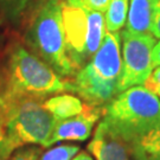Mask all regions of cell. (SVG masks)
I'll return each instance as SVG.
<instances>
[{
    "label": "cell",
    "mask_w": 160,
    "mask_h": 160,
    "mask_svg": "<svg viewBox=\"0 0 160 160\" xmlns=\"http://www.w3.org/2000/svg\"><path fill=\"white\" fill-rule=\"evenodd\" d=\"M155 0H129L126 31L131 33H149Z\"/></svg>",
    "instance_id": "cell-10"
},
{
    "label": "cell",
    "mask_w": 160,
    "mask_h": 160,
    "mask_svg": "<svg viewBox=\"0 0 160 160\" xmlns=\"http://www.w3.org/2000/svg\"><path fill=\"white\" fill-rule=\"evenodd\" d=\"M103 122L129 146L160 122V100L143 86L119 92L103 107Z\"/></svg>",
    "instance_id": "cell-4"
},
{
    "label": "cell",
    "mask_w": 160,
    "mask_h": 160,
    "mask_svg": "<svg viewBox=\"0 0 160 160\" xmlns=\"http://www.w3.org/2000/svg\"><path fill=\"white\" fill-rule=\"evenodd\" d=\"M132 160H160V122L129 146Z\"/></svg>",
    "instance_id": "cell-12"
},
{
    "label": "cell",
    "mask_w": 160,
    "mask_h": 160,
    "mask_svg": "<svg viewBox=\"0 0 160 160\" xmlns=\"http://www.w3.org/2000/svg\"><path fill=\"white\" fill-rule=\"evenodd\" d=\"M122 69L119 81V92L135 86H143L152 70V52L157 39L151 33H131L121 31Z\"/></svg>",
    "instance_id": "cell-7"
},
{
    "label": "cell",
    "mask_w": 160,
    "mask_h": 160,
    "mask_svg": "<svg viewBox=\"0 0 160 160\" xmlns=\"http://www.w3.org/2000/svg\"><path fill=\"white\" fill-rule=\"evenodd\" d=\"M71 160H94V159H92V157H90V155L87 153L86 151H81L80 153H77Z\"/></svg>",
    "instance_id": "cell-22"
},
{
    "label": "cell",
    "mask_w": 160,
    "mask_h": 160,
    "mask_svg": "<svg viewBox=\"0 0 160 160\" xmlns=\"http://www.w3.org/2000/svg\"><path fill=\"white\" fill-rule=\"evenodd\" d=\"M65 48L75 74L90 62L107 33L104 14L76 0H62Z\"/></svg>",
    "instance_id": "cell-6"
},
{
    "label": "cell",
    "mask_w": 160,
    "mask_h": 160,
    "mask_svg": "<svg viewBox=\"0 0 160 160\" xmlns=\"http://www.w3.org/2000/svg\"><path fill=\"white\" fill-rule=\"evenodd\" d=\"M32 0H0V14L7 24L18 26L22 23Z\"/></svg>",
    "instance_id": "cell-14"
},
{
    "label": "cell",
    "mask_w": 160,
    "mask_h": 160,
    "mask_svg": "<svg viewBox=\"0 0 160 160\" xmlns=\"http://www.w3.org/2000/svg\"><path fill=\"white\" fill-rule=\"evenodd\" d=\"M80 152L76 145H61L40 153L39 160H71Z\"/></svg>",
    "instance_id": "cell-15"
},
{
    "label": "cell",
    "mask_w": 160,
    "mask_h": 160,
    "mask_svg": "<svg viewBox=\"0 0 160 160\" xmlns=\"http://www.w3.org/2000/svg\"><path fill=\"white\" fill-rule=\"evenodd\" d=\"M40 151L36 147L18 148L17 152L12 153L8 160H39Z\"/></svg>",
    "instance_id": "cell-18"
},
{
    "label": "cell",
    "mask_w": 160,
    "mask_h": 160,
    "mask_svg": "<svg viewBox=\"0 0 160 160\" xmlns=\"http://www.w3.org/2000/svg\"><path fill=\"white\" fill-rule=\"evenodd\" d=\"M4 128L12 152L28 145L48 147L57 119L38 98H2Z\"/></svg>",
    "instance_id": "cell-5"
},
{
    "label": "cell",
    "mask_w": 160,
    "mask_h": 160,
    "mask_svg": "<svg viewBox=\"0 0 160 160\" xmlns=\"http://www.w3.org/2000/svg\"><path fill=\"white\" fill-rule=\"evenodd\" d=\"M76 1L81 2L82 5H84L86 7L90 8L92 11L106 13L112 0H76Z\"/></svg>",
    "instance_id": "cell-19"
},
{
    "label": "cell",
    "mask_w": 160,
    "mask_h": 160,
    "mask_svg": "<svg viewBox=\"0 0 160 160\" xmlns=\"http://www.w3.org/2000/svg\"><path fill=\"white\" fill-rule=\"evenodd\" d=\"M121 69L120 32L107 31L90 62L75 74L74 92L88 104L103 108L119 94Z\"/></svg>",
    "instance_id": "cell-3"
},
{
    "label": "cell",
    "mask_w": 160,
    "mask_h": 160,
    "mask_svg": "<svg viewBox=\"0 0 160 160\" xmlns=\"http://www.w3.org/2000/svg\"><path fill=\"white\" fill-rule=\"evenodd\" d=\"M88 151L96 160H132L129 145L101 121L97 125Z\"/></svg>",
    "instance_id": "cell-9"
},
{
    "label": "cell",
    "mask_w": 160,
    "mask_h": 160,
    "mask_svg": "<svg viewBox=\"0 0 160 160\" xmlns=\"http://www.w3.org/2000/svg\"><path fill=\"white\" fill-rule=\"evenodd\" d=\"M128 0H112L104 14L106 29L108 32H120L126 25Z\"/></svg>",
    "instance_id": "cell-13"
},
{
    "label": "cell",
    "mask_w": 160,
    "mask_h": 160,
    "mask_svg": "<svg viewBox=\"0 0 160 160\" xmlns=\"http://www.w3.org/2000/svg\"><path fill=\"white\" fill-rule=\"evenodd\" d=\"M43 104L57 120H64L81 114L86 102L70 94H59L46 98Z\"/></svg>",
    "instance_id": "cell-11"
},
{
    "label": "cell",
    "mask_w": 160,
    "mask_h": 160,
    "mask_svg": "<svg viewBox=\"0 0 160 160\" xmlns=\"http://www.w3.org/2000/svg\"><path fill=\"white\" fill-rule=\"evenodd\" d=\"M102 107L86 103L81 114L64 120H57L48 147L61 141H86L90 137L94 126L102 116Z\"/></svg>",
    "instance_id": "cell-8"
},
{
    "label": "cell",
    "mask_w": 160,
    "mask_h": 160,
    "mask_svg": "<svg viewBox=\"0 0 160 160\" xmlns=\"http://www.w3.org/2000/svg\"><path fill=\"white\" fill-rule=\"evenodd\" d=\"M143 87L148 89L151 92H153L155 96L160 100V67H155L152 72L145 81Z\"/></svg>",
    "instance_id": "cell-17"
},
{
    "label": "cell",
    "mask_w": 160,
    "mask_h": 160,
    "mask_svg": "<svg viewBox=\"0 0 160 160\" xmlns=\"http://www.w3.org/2000/svg\"><path fill=\"white\" fill-rule=\"evenodd\" d=\"M149 33L153 34L155 38L160 39V0L154 1V10H153V18Z\"/></svg>",
    "instance_id": "cell-20"
},
{
    "label": "cell",
    "mask_w": 160,
    "mask_h": 160,
    "mask_svg": "<svg viewBox=\"0 0 160 160\" xmlns=\"http://www.w3.org/2000/svg\"><path fill=\"white\" fill-rule=\"evenodd\" d=\"M12 152L5 137V128H4V107H2V100L0 96V160H8L12 155Z\"/></svg>",
    "instance_id": "cell-16"
},
{
    "label": "cell",
    "mask_w": 160,
    "mask_h": 160,
    "mask_svg": "<svg viewBox=\"0 0 160 160\" xmlns=\"http://www.w3.org/2000/svg\"><path fill=\"white\" fill-rule=\"evenodd\" d=\"M64 92H74L64 78L30 51L24 43L12 40L0 62V96L2 98H38Z\"/></svg>",
    "instance_id": "cell-1"
},
{
    "label": "cell",
    "mask_w": 160,
    "mask_h": 160,
    "mask_svg": "<svg viewBox=\"0 0 160 160\" xmlns=\"http://www.w3.org/2000/svg\"><path fill=\"white\" fill-rule=\"evenodd\" d=\"M23 43L30 51L64 78L75 76L65 48L62 0H37L29 7Z\"/></svg>",
    "instance_id": "cell-2"
},
{
    "label": "cell",
    "mask_w": 160,
    "mask_h": 160,
    "mask_svg": "<svg viewBox=\"0 0 160 160\" xmlns=\"http://www.w3.org/2000/svg\"><path fill=\"white\" fill-rule=\"evenodd\" d=\"M152 62H153V67H160V40L157 42L154 45L153 52H152Z\"/></svg>",
    "instance_id": "cell-21"
}]
</instances>
